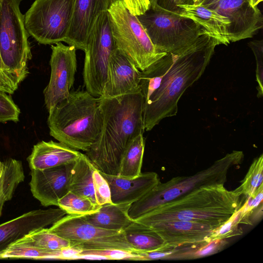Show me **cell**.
Instances as JSON below:
<instances>
[{
  "mask_svg": "<svg viewBox=\"0 0 263 263\" xmlns=\"http://www.w3.org/2000/svg\"><path fill=\"white\" fill-rule=\"evenodd\" d=\"M101 173L109 184L111 202L115 204H132L160 182L155 172L141 173L133 178Z\"/></svg>",
  "mask_w": 263,
  "mask_h": 263,
  "instance_id": "18",
  "label": "cell"
},
{
  "mask_svg": "<svg viewBox=\"0 0 263 263\" xmlns=\"http://www.w3.org/2000/svg\"><path fill=\"white\" fill-rule=\"evenodd\" d=\"M108 11L97 18L88 35L83 69L86 90L95 97H101L105 85L107 67L111 54L117 49Z\"/></svg>",
  "mask_w": 263,
  "mask_h": 263,
  "instance_id": "10",
  "label": "cell"
},
{
  "mask_svg": "<svg viewBox=\"0 0 263 263\" xmlns=\"http://www.w3.org/2000/svg\"><path fill=\"white\" fill-rule=\"evenodd\" d=\"M11 245L26 246L51 250H63L70 248L68 240L50 232L46 228L32 231Z\"/></svg>",
  "mask_w": 263,
  "mask_h": 263,
  "instance_id": "28",
  "label": "cell"
},
{
  "mask_svg": "<svg viewBox=\"0 0 263 263\" xmlns=\"http://www.w3.org/2000/svg\"><path fill=\"white\" fill-rule=\"evenodd\" d=\"M126 7L132 14L139 15L150 7L149 0H123Z\"/></svg>",
  "mask_w": 263,
  "mask_h": 263,
  "instance_id": "39",
  "label": "cell"
},
{
  "mask_svg": "<svg viewBox=\"0 0 263 263\" xmlns=\"http://www.w3.org/2000/svg\"><path fill=\"white\" fill-rule=\"evenodd\" d=\"M22 1L3 0L0 10V55L18 84L28 75L32 58L29 35L20 9Z\"/></svg>",
  "mask_w": 263,
  "mask_h": 263,
  "instance_id": "6",
  "label": "cell"
},
{
  "mask_svg": "<svg viewBox=\"0 0 263 263\" xmlns=\"http://www.w3.org/2000/svg\"><path fill=\"white\" fill-rule=\"evenodd\" d=\"M149 1L150 6L153 8H159L177 14L181 11L178 6L182 4V0H149Z\"/></svg>",
  "mask_w": 263,
  "mask_h": 263,
  "instance_id": "40",
  "label": "cell"
},
{
  "mask_svg": "<svg viewBox=\"0 0 263 263\" xmlns=\"http://www.w3.org/2000/svg\"><path fill=\"white\" fill-rule=\"evenodd\" d=\"M198 2V1H197Z\"/></svg>",
  "mask_w": 263,
  "mask_h": 263,
  "instance_id": "45",
  "label": "cell"
},
{
  "mask_svg": "<svg viewBox=\"0 0 263 263\" xmlns=\"http://www.w3.org/2000/svg\"><path fill=\"white\" fill-rule=\"evenodd\" d=\"M131 204L106 203L93 213L83 215L91 224L104 229L122 231L133 221L128 215Z\"/></svg>",
  "mask_w": 263,
  "mask_h": 263,
  "instance_id": "22",
  "label": "cell"
},
{
  "mask_svg": "<svg viewBox=\"0 0 263 263\" xmlns=\"http://www.w3.org/2000/svg\"><path fill=\"white\" fill-rule=\"evenodd\" d=\"M81 153L61 142L42 141L27 157L30 170H43L74 162Z\"/></svg>",
  "mask_w": 263,
  "mask_h": 263,
  "instance_id": "21",
  "label": "cell"
},
{
  "mask_svg": "<svg viewBox=\"0 0 263 263\" xmlns=\"http://www.w3.org/2000/svg\"><path fill=\"white\" fill-rule=\"evenodd\" d=\"M141 71L118 48L110 58L102 95L104 98L116 97L140 89Z\"/></svg>",
  "mask_w": 263,
  "mask_h": 263,
  "instance_id": "16",
  "label": "cell"
},
{
  "mask_svg": "<svg viewBox=\"0 0 263 263\" xmlns=\"http://www.w3.org/2000/svg\"><path fill=\"white\" fill-rule=\"evenodd\" d=\"M228 242L226 239L210 241L206 239L179 245L172 248L167 259H192L208 256L222 251Z\"/></svg>",
  "mask_w": 263,
  "mask_h": 263,
  "instance_id": "26",
  "label": "cell"
},
{
  "mask_svg": "<svg viewBox=\"0 0 263 263\" xmlns=\"http://www.w3.org/2000/svg\"><path fill=\"white\" fill-rule=\"evenodd\" d=\"M99 97L101 132L85 154L100 172L117 176L128 144L145 130L144 98L140 89L116 97Z\"/></svg>",
  "mask_w": 263,
  "mask_h": 263,
  "instance_id": "1",
  "label": "cell"
},
{
  "mask_svg": "<svg viewBox=\"0 0 263 263\" xmlns=\"http://www.w3.org/2000/svg\"><path fill=\"white\" fill-rule=\"evenodd\" d=\"M107 11L118 49L141 71L167 53L156 49L137 16L130 13L123 0H115Z\"/></svg>",
  "mask_w": 263,
  "mask_h": 263,
  "instance_id": "7",
  "label": "cell"
},
{
  "mask_svg": "<svg viewBox=\"0 0 263 263\" xmlns=\"http://www.w3.org/2000/svg\"><path fill=\"white\" fill-rule=\"evenodd\" d=\"M96 168L86 155L81 153L74 162L69 187V191L86 197L95 203L92 174Z\"/></svg>",
  "mask_w": 263,
  "mask_h": 263,
  "instance_id": "23",
  "label": "cell"
},
{
  "mask_svg": "<svg viewBox=\"0 0 263 263\" xmlns=\"http://www.w3.org/2000/svg\"><path fill=\"white\" fill-rule=\"evenodd\" d=\"M1 258L63 259V254L62 250H51L26 246L11 245L1 255Z\"/></svg>",
  "mask_w": 263,
  "mask_h": 263,
  "instance_id": "31",
  "label": "cell"
},
{
  "mask_svg": "<svg viewBox=\"0 0 263 263\" xmlns=\"http://www.w3.org/2000/svg\"><path fill=\"white\" fill-rule=\"evenodd\" d=\"M6 201H8V200L5 197H4V196L0 197V217L2 215V212L3 206Z\"/></svg>",
  "mask_w": 263,
  "mask_h": 263,
  "instance_id": "41",
  "label": "cell"
},
{
  "mask_svg": "<svg viewBox=\"0 0 263 263\" xmlns=\"http://www.w3.org/2000/svg\"><path fill=\"white\" fill-rule=\"evenodd\" d=\"M67 214L63 210H35L0 224V258L13 243L36 230L57 222Z\"/></svg>",
  "mask_w": 263,
  "mask_h": 263,
  "instance_id": "15",
  "label": "cell"
},
{
  "mask_svg": "<svg viewBox=\"0 0 263 263\" xmlns=\"http://www.w3.org/2000/svg\"><path fill=\"white\" fill-rule=\"evenodd\" d=\"M2 167H3V163H2V162H1L0 161V174H1V172H2Z\"/></svg>",
  "mask_w": 263,
  "mask_h": 263,
  "instance_id": "44",
  "label": "cell"
},
{
  "mask_svg": "<svg viewBox=\"0 0 263 263\" xmlns=\"http://www.w3.org/2000/svg\"><path fill=\"white\" fill-rule=\"evenodd\" d=\"M248 46L252 49L256 59L257 97L260 98L263 95V40H253L248 43Z\"/></svg>",
  "mask_w": 263,
  "mask_h": 263,
  "instance_id": "37",
  "label": "cell"
},
{
  "mask_svg": "<svg viewBox=\"0 0 263 263\" xmlns=\"http://www.w3.org/2000/svg\"><path fill=\"white\" fill-rule=\"evenodd\" d=\"M75 0H35L24 14L25 26L39 44L64 42L72 18Z\"/></svg>",
  "mask_w": 263,
  "mask_h": 263,
  "instance_id": "9",
  "label": "cell"
},
{
  "mask_svg": "<svg viewBox=\"0 0 263 263\" xmlns=\"http://www.w3.org/2000/svg\"><path fill=\"white\" fill-rule=\"evenodd\" d=\"M218 45L216 40L203 34L192 45L176 54L159 87L144 103L145 130H152L164 118L176 115L179 99L203 74Z\"/></svg>",
  "mask_w": 263,
  "mask_h": 263,
  "instance_id": "2",
  "label": "cell"
},
{
  "mask_svg": "<svg viewBox=\"0 0 263 263\" xmlns=\"http://www.w3.org/2000/svg\"><path fill=\"white\" fill-rule=\"evenodd\" d=\"M144 147L145 140L143 134H139L131 140L123 154L119 176L133 178L142 173Z\"/></svg>",
  "mask_w": 263,
  "mask_h": 263,
  "instance_id": "27",
  "label": "cell"
},
{
  "mask_svg": "<svg viewBox=\"0 0 263 263\" xmlns=\"http://www.w3.org/2000/svg\"><path fill=\"white\" fill-rule=\"evenodd\" d=\"M263 181V155L255 158L240 185L235 189L246 196L252 195L261 185Z\"/></svg>",
  "mask_w": 263,
  "mask_h": 263,
  "instance_id": "32",
  "label": "cell"
},
{
  "mask_svg": "<svg viewBox=\"0 0 263 263\" xmlns=\"http://www.w3.org/2000/svg\"><path fill=\"white\" fill-rule=\"evenodd\" d=\"M21 110L10 94L0 90V122L19 121Z\"/></svg>",
  "mask_w": 263,
  "mask_h": 263,
  "instance_id": "35",
  "label": "cell"
},
{
  "mask_svg": "<svg viewBox=\"0 0 263 263\" xmlns=\"http://www.w3.org/2000/svg\"><path fill=\"white\" fill-rule=\"evenodd\" d=\"M179 15L193 20L200 28V34H208L220 44L228 45L230 42L231 22L216 11L200 4H181Z\"/></svg>",
  "mask_w": 263,
  "mask_h": 263,
  "instance_id": "19",
  "label": "cell"
},
{
  "mask_svg": "<svg viewBox=\"0 0 263 263\" xmlns=\"http://www.w3.org/2000/svg\"><path fill=\"white\" fill-rule=\"evenodd\" d=\"M243 158L242 151H233L194 175L173 177L164 183L160 182L131 204L128 210L129 217L136 220L166 203L201 188L224 185L230 170L241 164Z\"/></svg>",
  "mask_w": 263,
  "mask_h": 263,
  "instance_id": "5",
  "label": "cell"
},
{
  "mask_svg": "<svg viewBox=\"0 0 263 263\" xmlns=\"http://www.w3.org/2000/svg\"><path fill=\"white\" fill-rule=\"evenodd\" d=\"M147 226L156 231L165 243L174 247L204 240L215 229L204 223L180 220L159 222Z\"/></svg>",
  "mask_w": 263,
  "mask_h": 263,
  "instance_id": "20",
  "label": "cell"
},
{
  "mask_svg": "<svg viewBox=\"0 0 263 263\" xmlns=\"http://www.w3.org/2000/svg\"><path fill=\"white\" fill-rule=\"evenodd\" d=\"M74 162L43 170H31L30 191L43 206H58V200L69 192Z\"/></svg>",
  "mask_w": 263,
  "mask_h": 263,
  "instance_id": "14",
  "label": "cell"
},
{
  "mask_svg": "<svg viewBox=\"0 0 263 263\" xmlns=\"http://www.w3.org/2000/svg\"><path fill=\"white\" fill-rule=\"evenodd\" d=\"M3 0H0V10ZM18 83L3 63L0 55V90L13 94L17 89Z\"/></svg>",
  "mask_w": 263,
  "mask_h": 263,
  "instance_id": "38",
  "label": "cell"
},
{
  "mask_svg": "<svg viewBox=\"0 0 263 263\" xmlns=\"http://www.w3.org/2000/svg\"><path fill=\"white\" fill-rule=\"evenodd\" d=\"M176 54L167 53L165 55L141 71L139 87L146 102L158 88L164 76L171 67Z\"/></svg>",
  "mask_w": 263,
  "mask_h": 263,
  "instance_id": "25",
  "label": "cell"
},
{
  "mask_svg": "<svg viewBox=\"0 0 263 263\" xmlns=\"http://www.w3.org/2000/svg\"><path fill=\"white\" fill-rule=\"evenodd\" d=\"M100 101L86 90L70 92L49 113L50 136L74 149L86 152L101 132Z\"/></svg>",
  "mask_w": 263,
  "mask_h": 263,
  "instance_id": "4",
  "label": "cell"
},
{
  "mask_svg": "<svg viewBox=\"0 0 263 263\" xmlns=\"http://www.w3.org/2000/svg\"><path fill=\"white\" fill-rule=\"evenodd\" d=\"M137 17L160 52L179 54L201 35L199 27L193 20L174 12L150 6Z\"/></svg>",
  "mask_w": 263,
  "mask_h": 263,
  "instance_id": "8",
  "label": "cell"
},
{
  "mask_svg": "<svg viewBox=\"0 0 263 263\" xmlns=\"http://www.w3.org/2000/svg\"><path fill=\"white\" fill-rule=\"evenodd\" d=\"M127 241L136 252L156 250L165 245L159 234L152 228L134 221L123 230Z\"/></svg>",
  "mask_w": 263,
  "mask_h": 263,
  "instance_id": "24",
  "label": "cell"
},
{
  "mask_svg": "<svg viewBox=\"0 0 263 263\" xmlns=\"http://www.w3.org/2000/svg\"><path fill=\"white\" fill-rule=\"evenodd\" d=\"M250 4L252 7L257 6L258 4L260 3L262 0H248Z\"/></svg>",
  "mask_w": 263,
  "mask_h": 263,
  "instance_id": "42",
  "label": "cell"
},
{
  "mask_svg": "<svg viewBox=\"0 0 263 263\" xmlns=\"http://www.w3.org/2000/svg\"><path fill=\"white\" fill-rule=\"evenodd\" d=\"M50 232L68 240L70 248L78 250L120 249L136 252L122 231L97 227L83 215L67 214L48 228Z\"/></svg>",
  "mask_w": 263,
  "mask_h": 263,
  "instance_id": "11",
  "label": "cell"
},
{
  "mask_svg": "<svg viewBox=\"0 0 263 263\" xmlns=\"http://www.w3.org/2000/svg\"><path fill=\"white\" fill-rule=\"evenodd\" d=\"M92 179L96 203L99 205L111 203L109 184L101 172L97 168L93 172Z\"/></svg>",
  "mask_w": 263,
  "mask_h": 263,
  "instance_id": "36",
  "label": "cell"
},
{
  "mask_svg": "<svg viewBox=\"0 0 263 263\" xmlns=\"http://www.w3.org/2000/svg\"><path fill=\"white\" fill-rule=\"evenodd\" d=\"M0 174V197L11 200L18 185L25 178L22 162L20 160L8 158L2 162Z\"/></svg>",
  "mask_w": 263,
  "mask_h": 263,
  "instance_id": "29",
  "label": "cell"
},
{
  "mask_svg": "<svg viewBox=\"0 0 263 263\" xmlns=\"http://www.w3.org/2000/svg\"><path fill=\"white\" fill-rule=\"evenodd\" d=\"M198 0H182V4H195Z\"/></svg>",
  "mask_w": 263,
  "mask_h": 263,
  "instance_id": "43",
  "label": "cell"
},
{
  "mask_svg": "<svg viewBox=\"0 0 263 263\" xmlns=\"http://www.w3.org/2000/svg\"><path fill=\"white\" fill-rule=\"evenodd\" d=\"M115 0H75L69 30L64 42L85 51L88 35L103 12Z\"/></svg>",
  "mask_w": 263,
  "mask_h": 263,
  "instance_id": "17",
  "label": "cell"
},
{
  "mask_svg": "<svg viewBox=\"0 0 263 263\" xmlns=\"http://www.w3.org/2000/svg\"><path fill=\"white\" fill-rule=\"evenodd\" d=\"M55 44L51 45L50 78L43 91L45 105L48 113L69 95L77 68L76 47L65 45L61 42Z\"/></svg>",
  "mask_w": 263,
  "mask_h": 263,
  "instance_id": "12",
  "label": "cell"
},
{
  "mask_svg": "<svg viewBox=\"0 0 263 263\" xmlns=\"http://www.w3.org/2000/svg\"><path fill=\"white\" fill-rule=\"evenodd\" d=\"M216 11L231 22V42L251 38L263 26L262 14L248 0H198L196 4Z\"/></svg>",
  "mask_w": 263,
  "mask_h": 263,
  "instance_id": "13",
  "label": "cell"
},
{
  "mask_svg": "<svg viewBox=\"0 0 263 263\" xmlns=\"http://www.w3.org/2000/svg\"><path fill=\"white\" fill-rule=\"evenodd\" d=\"M134 252L120 249L78 250L73 259H110L132 260Z\"/></svg>",
  "mask_w": 263,
  "mask_h": 263,
  "instance_id": "33",
  "label": "cell"
},
{
  "mask_svg": "<svg viewBox=\"0 0 263 263\" xmlns=\"http://www.w3.org/2000/svg\"><path fill=\"white\" fill-rule=\"evenodd\" d=\"M101 206L86 197L70 191L60 198L58 202V206L69 215L90 214L98 211Z\"/></svg>",
  "mask_w": 263,
  "mask_h": 263,
  "instance_id": "30",
  "label": "cell"
},
{
  "mask_svg": "<svg viewBox=\"0 0 263 263\" xmlns=\"http://www.w3.org/2000/svg\"><path fill=\"white\" fill-rule=\"evenodd\" d=\"M246 197L224 185L202 187L166 203L134 220L148 226L174 220L192 221L216 228L243 204Z\"/></svg>",
  "mask_w": 263,
  "mask_h": 263,
  "instance_id": "3",
  "label": "cell"
},
{
  "mask_svg": "<svg viewBox=\"0 0 263 263\" xmlns=\"http://www.w3.org/2000/svg\"><path fill=\"white\" fill-rule=\"evenodd\" d=\"M239 224H240V212L239 209L226 222L214 229L207 239L212 241L226 239L240 235L243 232L242 229L239 228Z\"/></svg>",
  "mask_w": 263,
  "mask_h": 263,
  "instance_id": "34",
  "label": "cell"
}]
</instances>
